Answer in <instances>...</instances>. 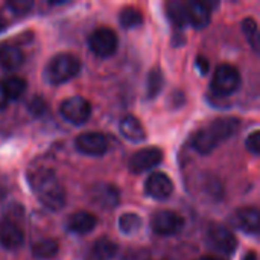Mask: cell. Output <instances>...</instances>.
<instances>
[{
  "instance_id": "cell-6",
  "label": "cell",
  "mask_w": 260,
  "mask_h": 260,
  "mask_svg": "<svg viewBox=\"0 0 260 260\" xmlns=\"http://www.w3.org/2000/svg\"><path fill=\"white\" fill-rule=\"evenodd\" d=\"M151 229L158 236H174L184 229V219L172 210H158L151 218Z\"/></svg>"
},
{
  "instance_id": "cell-32",
  "label": "cell",
  "mask_w": 260,
  "mask_h": 260,
  "mask_svg": "<svg viewBox=\"0 0 260 260\" xmlns=\"http://www.w3.org/2000/svg\"><path fill=\"white\" fill-rule=\"evenodd\" d=\"M244 260H257V253H256V251H248V253L244 256Z\"/></svg>"
},
{
  "instance_id": "cell-7",
  "label": "cell",
  "mask_w": 260,
  "mask_h": 260,
  "mask_svg": "<svg viewBox=\"0 0 260 260\" xmlns=\"http://www.w3.org/2000/svg\"><path fill=\"white\" fill-rule=\"evenodd\" d=\"M59 111L67 122L73 125H82L88 120L91 114V105L82 96H72L61 104Z\"/></svg>"
},
{
  "instance_id": "cell-2",
  "label": "cell",
  "mask_w": 260,
  "mask_h": 260,
  "mask_svg": "<svg viewBox=\"0 0 260 260\" xmlns=\"http://www.w3.org/2000/svg\"><path fill=\"white\" fill-rule=\"evenodd\" d=\"M239 119L236 117H218L204 128L198 129L192 137V146L200 154H210L218 145L232 137L239 128Z\"/></svg>"
},
{
  "instance_id": "cell-22",
  "label": "cell",
  "mask_w": 260,
  "mask_h": 260,
  "mask_svg": "<svg viewBox=\"0 0 260 260\" xmlns=\"http://www.w3.org/2000/svg\"><path fill=\"white\" fill-rule=\"evenodd\" d=\"M2 84H3L5 93L8 96V101L20 99L26 91V81L18 76H11V78L5 79Z\"/></svg>"
},
{
  "instance_id": "cell-14",
  "label": "cell",
  "mask_w": 260,
  "mask_h": 260,
  "mask_svg": "<svg viewBox=\"0 0 260 260\" xmlns=\"http://www.w3.org/2000/svg\"><path fill=\"white\" fill-rule=\"evenodd\" d=\"M186 17H187V23H190L192 27L204 29L210 23L212 11L207 3L190 0L186 3Z\"/></svg>"
},
{
  "instance_id": "cell-20",
  "label": "cell",
  "mask_w": 260,
  "mask_h": 260,
  "mask_svg": "<svg viewBox=\"0 0 260 260\" xmlns=\"http://www.w3.org/2000/svg\"><path fill=\"white\" fill-rule=\"evenodd\" d=\"M58 251H59L58 242L53 241V239H43V241H38V242L32 247V254H34L37 259L41 260L55 259L56 254H58Z\"/></svg>"
},
{
  "instance_id": "cell-25",
  "label": "cell",
  "mask_w": 260,
  "mask_h": 260,
  "mask_svg": "<svg viewBox=\"0 0 260 260\" xmlns=\"http://www.w3.org/2000/svg\"><path fill=\"white\" fill-rule=\"evenodd\" d=\"M142 227V218L136 213H123L119 218V229L125 235H133Z\"/></svg>"
},
{
  "instance_id": "cell-26",
  "label": "cell",
  "mask_w": 260,
  "mask_h": 260,
  "mask_svg": "<svg viewBox=\"0 0 260 260\" xmlns=\"http://www.w3.org/2000/svg\"><path fill=\"white\" fill-rule=\"evenodd\" d=\"M242 29L247 35V40L251 43L254 50L259 49V30H257V23L253 18H245L242 23Z\"/></svg>"
},
{
  "instance_id": "cell-21",
  "label": "cell",
  "mask_w": 260,
  "mask_h": 260,
  "mask_svg": "<svg viewBox=\"0 0 260 260\" xmlns=\"http://www.w3.org/2000/svg\"><path fill=\"white\" fill-rule=\"evenodd\" d=\"M166 11H168V15L172 21V24L177 27V29H183L186 24H187V17H186V3L183 2H169L166 5Z\"/></svg>"
},
{
  "instance_id": "cell-10",
  "label": "cell",
  "mask_w": 260,
  "mask_h": 260,
  "mask_svg": "<svg viewBox=\"0 0 260 260\" xmlns=\"http://www.w3.org/2000/svg\"><path fill=\"white\" fill-rule=\"evenodd\" d=\"M75 146L84 155L101 157L108 149V140L102 133H82L76 137Z\"/></svg>"
},
{
  "instance_id": "cell-30",
  "label": "cell",
  "mask_w": 260,
  "mask_h": 260,
  "mask_svg": "<svg viewBox=\"0 0 260 260\" xmlns=\"http://www.w3.org/2000/svg\"><path fill=\"white\" fill-rule=\"evenodd\" d=\"M197 67L200 69V72H201L203 75H206V73L209 72V69H210L207 58H204V56H198V58H197Z\"/></svg>"
},
{
  "instance_id": "cell-33",
  "label": "cell",
  "mask_w": 260,
  "mask_h": 260,
  "mask_svg": "<svg viewBox=\"0 0 260 260\" xmlns=\"http://www.w3.org/2000/svg\"><path fill=\"white\" fill-rule=\"evenodd\" d=\"M197 260H225L224 257H218V256H203Z\"/></svg>"
},
{
  "instance_id": "cell-28",
  "label": "cell",
  "mask_w": 260,
  "mask_h": 260,
  "mask_svg": "<svg viewBox=\"0 0 260 260\" xmlns=\"http://www.w3.org/2000/svg\"><path fill=\"white\" fill-rule=\"evenodd\" d=\"M245 145H247V149H248L251 154H254V155H259L260 154V131L259 129L253 131V133L248 136V139H247Z\"/></svg>"
},
{
  "instance_id": "cell-15",
  "label": "cell",
  "mask_w": 260,
  "mask_h": 260,
  "mask_svg": "<svg viewBox=\"0 0 260 260\" xmlns=\"http://www.w3.org/2000/svg\"><path fill=\"white\" fill-rule=\"evenodd\" d=\"M98 219L93 213L88 212H76L67 219V230L75 235H87L94 230Z\"/></svg>"
},
{
  "instance_id": "cell-13",
  "label": "cell",
  "mask_w": 260,
  "mask_h": 260,
  "mask_svg": "<svg viewBox=\"0 0 260 260\" xmlns=\"http://www.w3.org/2000/svg\"><path fill=\"white\" fill-rule=\"evenodd\" d=\"M232 224L239 230L256 235L260 229V213L256 207H244L233 213Z\"/></svg>"
},
{
  "instance_id": "cell-12",
  "label": "cell",
  "mask_w": 260,
  "mask_h": 260,
  "mask_svg": "<svg viewBox=\"0 0 260 260\" xmlns=\"http://www.w3.org/2000/svg\"><path fill=\"white\" fill-rule=\"evenodd\" d=\"M24 242V233L21 227L9 218L0 222V244L6 250H17Z\"/></svg>"
},
{
  "instance_id": "cell-5",
  "label": "cell",
  "mask_w": 260,
  "mask_h": 260,
  "mask_svg": "<svg viewBox=\"0 0 260 260\" xmlns=\"http://www.w3.org/2000/svg\"><path fill=\"white\" fill-rule=\"evenodd\" d=\"M88 46L90 50L101 58L113 56L117 50L119 40L113 29L110 27H98L94 29L88 37Z\"/></svg>"
},
{
  "instance_id": "cell-24",
  "label": "cell",
  "mask_w": 260,
  "mask_h": 260,
  "mask_svg": "<svg viewBox=\"0 0 260 260\" xmlns=\"http://www.w3.org/2000/svg\"><path fill=\"white\" fill-rule=\"evenodd\" d=\"M163 84H165L163 72H161L158 67H154V69L149 72V75H148V87H146L148 98H149V99H155L157 94L161 91Z\"/></svg>"
},
{
  "instance_id": "cell-29",
  "label": "cell",
  "mask_w": 260,
  "mask_h": 260,
  "mask_svg": "<svg viewBox=\"0 0 260 260\" xmlns=\"http://www.w3.org/2000/svg\"><path fill=\"white\" fill-rule=\"evenodd\" d=\"M27 108H29L35 116H41V114H44V113H46L47 105H46V102H44V99H43V98H40V96H34V98H32V101L27 104Z\"/></svg>"
},
{
  "instance_id": "cell-34",
  "label": "cell",
  "mask_w": 260,
  "mask_h": 260,
  "mask_svg": "<svg viewBox=\"0 0 260 260\" xmlns=\"http://www.w3.org/2000/svg\"><path fill=\"white\" fill-rule=\"evenodd\" d=\"M6 26H8V24H6V20H5V18H3L2 15H0V32H2V30H3V29L6 27Z\"/></svg>"
},
{
  "instance_id": "cell-3",
  "label": "cell",
  "mask_w": 260,
  "mask_h": 260,
  "mask_svg": "<svg viewBox=\"0 0 260 260\" xmlns=\"http://www.w3.org/2000/svg\"><path fill=\"white\" fill-rule=\"evenodd\" d=\"M81 70V61L72 53H58L55 55L47 67H46V78L50 84L59 85L70 79H73Z\"/></svg>"
},
{
  "instance_id": "cell-11",
  "label": "cell",
  "mask_w": 260,
  "mask_h": 260,
  "mask_svg": "<svg viewBox=\"0 0 260 260\" xmlns=\"http://www.w3.org/2000/svg\"><path fill=\"white\" fill-rule=\"evenodd\" d=\"M145 192L154 200L158 201L168 200L174 192L172 180L163 172H154L148 177L145 183Z\"/></svg>"
},
{
  "instance_id": "cell-27",
  "label": "cell",
  "mask_w": 260,
  "mask_h": 260,
  "mask_svg": "<svg viewBox=\"0 0 260 260\" xmlns=\"http://www.w3.org/2000/svg\"><path fill=\"white\" fill-rule=\"evenodd\" d=\"M8 8L14 14L24 15L34 8V2L32 0H11V2H8Z\"/></svg>"
},
{
  "instance_id": "cell-23",
  "label": "cell",
  "mask_w": 260,
  "mask_h": 260,
  "mask_svg": "<svg viewBox=\"0 0 260 260\" xmlns=\"http://www.w3.org/2000/svg\"><path fill=\"white\" fill-rule=\"evenodd\" d=\"M119 21H120L122 27L134 29V27H139L143 23V14L137 8L128 6V8L122 9V12L119 15Z\"/></svg>"
},
{
  "instance_id": "cell-1",
  "label": "cell",
  "mask_w": 260,
  "mask_h": 260,
  "mask_svg": "<svg viewBox=\"0 0 260 260\" xmlns=\"http://www.w3.org/2000/svg\"><path fill=\"white\" fill-rule=\"evenodd\" d=\"M29 184L37 200L49 210L58 212L66 204V190L50 169H38L29 175Z\"/></svg>"
},
{
  "instance_id": "cell-9",
  "label": "cell",
  "mask_w": 260,
  "mask_h": 260,
  "mask_svg": "<svg viewBox=\"0 0 260 260\" xmlns=\"http://www.w3.org/2000/svg\"><path fill=\"white\" fill-rule=\"evenodd\" d=\"M163 161V152L158 148H145L133 154L128 168L133 174H143L157 168Z\"/></svg>"
},
{
  "instance_id": "cell-16",
  "label": "cell",
  "mask_w": 260,
  "mask_h": 260,
  "mask_svg": "<svg viewBox=\"0 0 260 260\" xmlns=\"http://www.w3.org/2000/svg\"><path fill=\"white\" fill-rule=\"evenodd\" d=\"M119 129H120V134L133 143H140L146 139V131H145L142 122L136 116L128 114V116L122 117V120L119 123Z\"/></svg>"
},
{
  "instance_id": "cell-4",
  "label": "cell",
  "mask_w": 260,
  "mask_h": 260,
  "mask_svg": "<svg viewBox=\"0 0 260 260\" xmlns=\"http://www.w3.org/2000/svg\"><path fill=\"white\" fill-rule=\"evenodd\" d=\"M241 85V75L235 66L221 64L216 67L212 79V90L218 96H229Z\"/></svg>"
},
{
  "instance_id": "cell-18",
  "label": "cell",
  "mask_w": 260,
  "mask_h": 260,
  "mask_svg": "<svg viewBox=\"0 0 260 260\" xmlns=\"http://www.w3.org/2000/svg\"><path fill=\"white\" fill-rule=\"evenodd\" d=\"M24 62V53L17 44H3L0 47V66L6 70H17Z\"/></svg>"
},
{
  "instance_id": "cell-8",
  "label": "cell",
  "mask_w": 260,
  "mask_h": 260,
  "mask_svg": "<svg viewBox=\"0 0 260 260\" xmlns=\"http://www.w3.org/2000/svg\"><path fill=\"white\" fill-rule=\"evenodd\" d=\"M209 245L221 254H233L238 248V241L235 235L224 225L213 224L207 230Z\"/></svg>"
},
{
  "instance_id": "cell-31",
  "label": "cell",
  "mask_w": 260,
  "mask_h": 260,
  "mask_svg": "<svg viewBox=\"0 0 260 260\" xmlns=\"http://www.w3.org/2000/svg\"><path fill=\"white\" fill-rule=\"evenodd\" d=\"M8 96H6V93H5V88H3V84L0 82V110H3L6 105H8Z\"/></svg>"
},
{
  "instance_id": "cell-17",
  "label": "cell",
  "mask_w": 260,
  "mask_h": 260,
  "mask_svg": "<svg viewBox=\"0 0 260 260\" xmlns=\"http://www.w3.org/2000/svg\"><path fill=\"white\" fill-rule=\"evenodd\" d=\"M119 195H120L119 189L114 184H107V183L98 184L91 190L93 200L105 209L114 207L119 203Z\"/></svg>"
},
{
  "instance_id": "cell-19",
  "label": "cell",
  "mask_w": 260,
  "mask_h": 260,
  "mask_svg": "<svg viewBox=\"0 0 260 260\" xmlns=\"http://www.w3.org/2000/svg\"><path fill=\"white\" fill-rule=\"evenodd\" d=\"M116 254H117V244L110 238H101L90 248L87 260H113Z\"/></svg>"
}]
</instances>
